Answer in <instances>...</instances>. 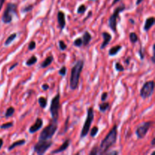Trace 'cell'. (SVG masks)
<instances>
[{
  "instance_id": "cell-39",
  "label": "cell",
  "mask_w": 155,
  "mask_h": 155,
  "mask_svg": "<svg viewBox=\"0 0 155 155\" xmlns=\"http://www.w3.org/2000/svg\"><path fill=\"white\" fill-rule=\"evenodd\" d=\"M5 2V0H0V11H1L2 8L3 4H4Z\"/></svg>"
},
{
  "instance_id": "cell-18",
  "label": "cell",
  "mask_w": 155,
  "mask_h": 155,
  "mask_svg": "<svg viewBox=\"0 0 155 155\" xmlns=\"http://www.w3.org/2000/svg\"><path fill=\"white\" fill-rule=\"evenodd\" d=\"M25 142H26V141L24 140V139H21V140H18V141H17V142H15L14 143H12V145H10V146L8 147V151H12V150H13L15 147L21 146V145H24V144H25Z\"/></svg>"
},
{
  "instance_id": "cell-27",
  "label": "cell",
  "mask_w": 155,
  "mask_h": 155,
  "mask_svg": "<svg viewBox=\"0 0 155 155\" xmlns=\"http://www.w3.org/2000/svg\"><path fill=\"white\" fill-rule=\"evenodd\" d=\"M58 45H59V48H60L61 51H64V50L67 48V45L64 43V42L62 40L59 41Z\"/></svg>"
},
{
  "instance_id": "cell-6",
  "label": "cell",
  "mask_w": 155,
  "mask_h": 155,
  "mask_svg": "<svg viewBox=\"0 0 155 155\" xmlns=\"http://www.w3.org/2000/svg\"><path fill=\"white\" fill-rule=\"evenodd\" d=\"M126 8V6L124 4H122L121 5L118 6L116 9L114 10V12L113 13V15L110 17L109 18V23H108V25L110 27V28L111 29L112 31L115 32L117 31V20L118 16H119L120 14L122 12H124Z\"/></svg>"
},
{
  "instance_id": "cell-26",
  "label": "cell",
  "mask_w": 155,
  "mask_h": 155,
  "mask_svg": "<svg viewBox=\"0 0 155 155\" xmlns=\"http://www.w3.org/2000/svg\"><path fill=\"white\" fill-rule=\"evenodd\" d=\"M74 46L77 47H80L83 45V40H82L81 38H78V39H75L74 42Z\"/></svg>"
},
{
  "instance_id": "cell-25",
  "label": "cell",
  "mask_w": 155,
  "mask_h": 155,
  "mask_svg": "<svg viewBox=\"0 0 155 155\" xmlns=\"http://www.w3.org/2000/svg\"><path fill=\"white\" fill-rule=\"evenodd\" d=\"M39 105H40V107H42V108H45V107H46V104H47V99L45 98H44V97H40V98H39Z\"/></svg>"
},
{
  "instance_id": "cell-41",
  "label": "cell",
  "mask_w": 155,
  "mask_h": 155,
  "mask_svg": "<svg viewBox=\"0 0 155 155\" xmlns=\"http://www.w3.org/2000/svg\"><path fill=\"white\" fill-rule=\"evenodd\" d=\"M143 2V0H137V1H136V5H139V4H141V2Z\"/></svg>"
},
{
  "instance_id": "cell-15",
  "label": "cell",
  "mask_w": 155,
  "mask_h": 155,
  "mask_svg": "<svg viewBox=\"0 0 155 155\" xmlns=\"http://www.w3.org/2000/svg\"><path fill=\"white\" fill-rule=\"evenodd\" d=\"M155 24V19L154 17H151V18H147L146 21H145V25H144V30L145 32L148 31Z\"/></svg>"
},
{
  "instance_id": "cell-35",
  "label": "cell",
  "mask_w": 155,
  "mask_h": 155,
  "mask_svg": "<svg viewBox=\"0 0 155 155\" xmlns=\"http://www.w3.org/2000/svg\"><path fill=\"white\" fill-rule=\"evenodd\" d=\"M33 5H28V6H26L25 8H24L22 9V12H30V11L33 9Z\"/></svg>"
},
{
  "instance_id": "cell-31",
  "label": "cell",
  "mask_w": 155,
  "mask_h": 155,
  "mask_svg": "<svg viewBox=\"0 0 155 155\" xmlns=\"http://www.w3.org/2000/svg\"><path fill=\"white\" fill-rule=\"evenodd\" d=\"M115 69L117 71H124V68L122 64H120V63L119 62H117L116 64H115Z\"/></svg>"
},
{
  "instance_id": "cell-34",
  "label": "cell",
  "mask_w": 155,
  "mask_h": 155,
  "mask_svg": "<svg viewBox=\"0 0 155 155\" xmlns=\"http://www.w3.org/2000/svg\"><path fill=\"white\" fill-rule=\"evenodd\" d=\"M98 154V147L95 146V147H94L93 148H92V150L90 151L89 154L95 155V154Z\"/></svg>"
},
{
  "instance_id": "cell-2",
  "label": "cell",
  "mask_w": 155,
  "mask_h": 155,
  "mask_svg": "<svg viewBox=\"0 0 155 155\" xmlns=\"http://www.w3.org/2000/svg\"><path fill=\"white\" fill-rule=\"evenodd\" d=\"M83 66H84V61L83 60L77 61V63L71 70V75L70 78V87L71 89L74 90L77 88L80 80V74L83 71Z\"/></svg>"
},
{
  "instance_id": "cell-45",
  "label": "cell",
  "mask_w": 155,
  "mask_h": 155,
  "mask_svg": "<svg viewBox=\"0 0 155 155\" xmlns=\"http://www.w3.org/2000/svg\"><path fill=\"white\" fill-rule=\"evenodd\" d=\"M130 58H129L128 59H127V61H126V62H127V64H129V62H130Z\"/></svg>"
},
{
  "instance_id": "cell-37",
  "label": "cell",
  "mask_w": 155,
  "mask_h": 155,
  "mask_svg": "<svg viewBox=\"0 0 155 155\" xmlns=\"http://www.w3.org/2000/svg\"><path fill=\"white\" fill-rule=\"evenodd\" d=\"M42 89H44V90H47V89L49 88V86H48V84H43L42 86Z\"/></svg>"
},
{
  "instance_id": "cell-44",
  "label": "cell",
  "mask_w": 155,
  "mask_h": 155,
  "mask_svg": "<svg viewBox=\"0 0 155 155\" xmlns=\"http://www.w3.org/2000/svg\"><path fill=\"white\" fill-rule=\"evenodd\" d=\"M92 15V12H89V15H87V18H89V17H90V15Z\"/></svg>"
},
{
  "instance_id": "cell-20",
  "label": "cell",
  "mask_w": 155,
  "mask_h": 155,
  "mask_svg": "<svg viewBox=\"0 0 155 155\" xmlns=\"http://www.w3.org/2000/svg\"><path fill=\"white\" fill-rule=\"evenodd\" d=\"M16 37H17V33H12V35H10V36L7 38V39H6L5 42V46H8V45H10V44L15 40V39Z\"/></svg>"
},
{
  "instance_id": "cell-24",
  "label": "cell",
  "mask_w": 155,
  "mask_h": 155,
  "mask_svg": "<svg viewBox=\"0 0 155 155\" xmlns=\"http://www.w3.org/2000/svg\"><path fill=\"white\" fill-rule=\"evenodd\" d=\"M109 107V103L108 102H103L102 104H99V110H101V112H105L106 110L108 109Z\"/></svg>"
},
{
  "instance_id": "cell-14",
  "label": "cell",
  "mask_w": 155,
  "mask_h": 155,
  "mask_svg": "<svg viewBox=\"0 0 155 155\" xmlns=\"http://www.w3.org/2000/svg\"><path fill=\"white\" fill-rule=\"evenodd\" d=\"M102 36L103 38H104V41H103L102 44H101V49H104V48H105V47L108 45L109 42H110V40H111L112 39L111 35L108 33H106V32H103Z\"/></svg>"
},
{
  "instance_id": "cell-13",
  "label": "cell",
  "mask_w": 155,
  "mask_h": 155,
  "mask_svg": "<svg viewBox=\"0 0 155 155\" xmlns=\"http://www.w3.org/2000/svg\"><path fill=\"white\" fill-rule=\"evenodd\" d=\"M70 142H71L70 139H67V140L64 141V143L62 144V145H61V146L59 147L58 148L55 149V150H54V151H51V154H58V153H61V152H63V151H64L65 150H66L67 148H68V147H69Z\"/></svg>"
},
{
  "instance_id": "cell-5",
  "label": "cell",
  "mask_w": 155,
  "mask_h": 155,
  "mask_svg": "<svg viewBox=\"0 0 155 155\" xmlns=\"http://www.w3.org/2000/svg\"><path fill=\"white\" fill-rule=\"evenodd\" d=\"M94 119V112L93 108L90 107L87 110V117H86V120L85 121L84 126H83V129H82L81 134H80V138H84L89 133V130H90V127L92 125V123Z\"/></svg>"
},
{
  "instance_id": "cell-38",
  "label": "cell",
  "mask_w": 155,
  "mask_h": 155,
  "mask_svg": "<svg viewBox=\"0 0 155 155\" xmlns=\"http://www.w3.org/2000/svg\"><path fill=\"white\" fill-rule=\"evenodd\" d=\"M18 63H15V64H14L12 65V66H11V67H10V68H9V71H12V70H13L14 68H15V67L18 66Z\"/></svg>"
},
{
  "instance_id": "cell-28",
  "label": "cell",
  "mask_w": 155,
  "mask_h": 155,
  "mask_svg": "<svg viewBox=\"0 0 155 155\" xmlns=\"http://www.w3.org/2000/svg\"><path fill=\"white\" fill-rule=\"evenodd\" d=\"M13 127V123H6V124H2V125L0 126V128L4 129V130H7V129L10 128V127Z\"/></svg>"
},
{
  "instance_id": "cell-23",
  "label": "cell",
  "mask_w": 155,
  "mask_h": 155,
  "mask_svg": "<svg viewBox=\"0 0 155 155\" xmlns=\"http://www.w3.org/2000/svg\"><path fill=\"white\" fill-rule=\"evenodd\" d=\"M15 109L13 107H8V108L7 109V110H6L5 114V117L6 118L10 117H12V115L14 114V113H15Z\"/></svg>"
},
{
  "instance_id": "cell-22",
  "label": "cell",
  "mask_w": 155,
  "mask_h": 155,
  "mask_svg": "<svg viewBox=\"0 0 155 155\" xmlns=\"http://www.w3.org/2000/svg\"><path fill=\"white\" fill-rule=\"evenodd\" d=\"M138 39H139V38H138L137 34H136V33H130V40L132 43L135 44L136 42H137Z\"/></svg>"
},
{
  "instance_id": "cell-19",
  "label": "cell",
  "mask_w": 155,
  "mask_h": 155,
  "mask_svg": "<svg viewBox=\"0 0 155 155\" xmlns=\"http://www.w3.org/2000/svg\"><path fill=\"white\" fill-rule=\"evenodd\" d=\"M121 49H122V46H121V45H116V46L113 47V48H111L110 50H109V55L110 56L116 55V54H117Z\"/></svg>"
},
{
  "instance_id": "cell-16",
  "label": "cell",
  "mask_w": 155,
  "mask_h": 155,
  "mask_svg": "<svg viewBox=\"0 0 155 155\" xmlns=\"http://www.w3.org/2000/svg\"><path fill=\"white\" fill-rule=\"evenodd\" d=\"M82 40H83V45L86 46V45H88L90 43L91 40H92V36H91V34L89 32L86 31L84 33V34H83Z\"/></svg>"
},
{
  "instance_id": "cell-9",
  "label": "cell",
  "mask_w": 155,
  "mask_h": 155,
  "mask_svg": "<svg viewBox=\"0 0 155 155\" xmlns=\"http://www.w3.org/2000/svg\"><path fill=\"white\" fill-rule=\"evenodd\" d=\"M154 90V82L153 80L148 81L143 85L140 91V95L143 99L151 96Z\"/></svg>"
},
{
  "instance_id": "cell-46",
  "label": "cell",
  "mask_w": 155,
  "mask_h": 155,
  "mask_svg": "<svg viewBox=\"0 0 155 155\" xmlns=\"http://www.w3.org/2000/svg\"><path fill=\"white\" fill-rule=\"evenodd\" d=\"M90 1H94V0H90Z\"/></svg>"
},
{
  "instance_id": "cell-12",
  "label": "cell",
  "mask_w": 155,
  "mask_h": 155,
  "mask_svg": "<svg viewBox=\"0 0 155 155\" xmlns=\"http://www.w3.org/2000/svg\"><path fill=\"white\" fill-rule=\"evenodd\" d=\"M58 26L60 27L61 30H63L64 28L65 25H66V22H65V15L63 12H58Z\"/></svg>"
},
{
  "instance_id": "cell-40",
  "label": "cell",
  "mask_w": 155,
  "mask_h": 155,
  "mask_svg": "<svg viewBox=\"0 0 155 155\" xmlns=\"http://www.w3.org/2000/svg\"><path fill=\"white\" fill-rule=\"evenodd\" d=\"M2 145H3V140L2 139H0V149L2 148Z\"/></svg>"
},
{
  "instance_id": "cell-21",
  "label": "cell",
  "mask_w": 155,
  "mask_h": 155,
  "mask_svg": "<svg viewBox=\"0 0 155 155\" xmlns=\"http://www.w3.org/2000/svg\"><path fill=\"white\" fill-rule=\"evenodd\" d=\"M36 62H37V58H36L35 55H33L32 56L28 61H26V65H27V66H32L33 64H36Z\"/></svg>"
},
{
  "instance_id": "cell-7",
  "label": "cell",
  "mask_w": 155,
  "mask_h": 155,
  "mask_svg": "<svg viewBox=\"0 0 155 155\" xmlns=\"http://www.w3.org/2000/svg\"><path fill=\"white\" fill-rule=\"evenodd\" d=\"M60 106V95L58 93L54 98H52L50 105V112H51L52 120L57 122L58 117V110Z\"/></svg>"
},
{
  "instance_id": "cell-8",
  "label": "cell",
  "mask_w": 155,
  "mask_h": 155,
  "mask_svg": "<svg viewBox=\"0 0 155 155\" xmlns=\"http://www.w3.org/2000/svg\"><path fill=\"white\" fill-rule=\"evenodd\" d=\"M51 145H52V142L51 141L39 140L33 147V151L39 155L44 154L46 152L47 150L51 146Z\"/></svg>"
},
{
  "instance_id": "cell-42",
  "label": "cell",
  "mask_w": 155,
  "mask_h": 155,
  "mask_svg": "<svg viewBox=\"0 0 155 155\" xmlns=\"http://www.w3.org/2000/svg\"><path fill=\"white\" fill-rule=\"evenodd\" d=\"M154 144H155V138H153L152 141H151V145H154Z\"/></svg>"
},
{
  "instance_id": "cell-1",
  "label": "cell",
  "mask_w": 155,
  "mask_h": 155,
  "mask_svg": "<svg viewBox=\"0 0 155 155\" xmlns=\"http://www.w3.org/2000/svg\"><path fill=\"white\" fill-rule=\"evenodd\" d=\"M117 126L115 125L106 136V137L101 141L98 148V154H102L107 153V150L117 142Z\"/></svg>"
},
{
  "instance_id": "cell-32",
  "label": "cell",
  "mask_w": 155,
  "mask_h": 155,
  "mask_svg": "<svg viewBox=\"0 0 155 155\" xmlns=\"http://www.w3.org/2000/svg\"><path fill=\"white\" fill-rule=\"evenodd\" d=\"M67 74V68L65 66H63L60 69V71H58V74H60L61 76H63L64 77Z\"/></svg>"
},
{
  "instance_id": "cell-43",
  "label": "cell",
  "mask_w": 155,
  "mask_h": 155,
  "mask_svg": "<svg viewBox=\"0 0 155 155\" xmlns=\"http://www.w3.org/2000/svg\"><path fill=\"white\" fill-rule=\"evenodd\" d=\"M119 1H120V0H114V2H113V3H112V4H113V5L116 4V3L118 2Z\"/></svg>"
},
{
  "instance_id": "cell-33",
  "label": "cell",
  "mask_w": 155,
  "mask_h": 155,
  "mask_svg": "<svg viewBox=\"0 0 155 155\" xmlns=\"http://www.w3.org/2000/svg\"><path fill=\"white\" fill-rule=\"evenodd\" d=\"M35 48H36V42H35L34 41H31L28 45V49L30 50V51H32V50L34 49Z\"/></svg>"
},
{
  "instance_id": "cell-17",
  "label": "cell",
  "mask_w": 155,
  "mask_h": 155,
  "mask_svg": "<svg viewBox=\"0 0 155 155\" xmlns=\"http://www.w3.org/2000/svg\"><path fill=\"white\" fill-rule=\"evenodd\" d=\"M53 59L54 58H53L52 55H50V56H48V57H47L44 60V61L41 64V68H47V67L49 66V65L51 64V62L53 61Z\"/></svg>"
},
{
  "instance_id": "cell-3",
  "label": "cell",
  "mask_w": 155,
  "mask_h": 155,
  "mask_svg": "<svg viewBox=\"0 0 155 155\" xmlns=\"http://www.w3.org/2000/svg\"><path fill=\"white\" fill-rule=\"evenodd\" d=\"M57 130V122L52 120V123H51L48 127H46L42 130L40 135H39V140H48V139H51L52 136L54 135V133H56Z\"/></svg>"
},
{
  "instance_id": "cell-29",
  "label": "cell",
  "mask_w": 155,
  "mask_h": 155,
  "mask_svg": "<svg viewBox=\"0 0 155 155\" xmlns=\"http://www.w3.org/2000/svg\"><path fill=\"white\" fill-rule=\"evenodd\" d=\"M86 10V6L84 5H81L77 9V13L78 14H83Z\"/></svg>"
},
{
  "instance_id": "cell-11",
  "label": "cell",
  "mask_w": 155,
  "mask_h": 155,
  "mask_svg": "<svg viewBox=\"0 0 155 155\" xmlns=\"http://www.w3.org/2000/svg\"><path fill=\"white\" fill-rule=\"evenodd\" d=\"M42 125H43V121H42V118H37L36 122H35V124L30 127L29 132H30V133H31V134L32 133H36V132H37L38 130H40V129L42 128Z\"/></svg>"
},
{
  "instance_id": "cell-4",
  "label": "cell",
  "mask_w": 155,
  "mask_h": 155,
  "mask_svg": "<svg viewBox=\"0 0 155 155\" xmlns=\"http://www.w3.org/2000/svg\"><path fill=\"white\" fill-rule=\"evenodd\" d=\"M17 5L15 3H8L7 5L2 17V21L4 24H10L13 19V16L16 15Z\"/></svg>"
},
{
  "instance_id": "cell-36",
  "label": "cell",
  "mask_w": 155,
  "mask_h": 155,
  "mask_svg": "<svg viewBox=\"0 0 155 155\" xmlns=\"http://www.w3.org/2000/svg\"><path fill=\"white\" fill-rule=\"evenodd\" d=\"M107 92H104V93L102 94V95H101V100L102 101H104L106 99H107Z\"/></svg>"
},
{
  "instance_id": "cell-30",
  "label": "cell",
  "mask_w": 155,
  "mask_h": 155,
  "mask_svg": "<svg viewBox=\"0 0 155 155\" xmlns=\"http://www.w3.org/2000/svg\"><path fill=\"white\" fill-rule=\"evenodd\" d=\"M98 128L97 127H94L92 129V130H91L90 132V136H92V137H95V136L97 135V133H98Z\"/></svg>"
},
{
  "instance_id": "cell-10",
  "label": "cell",
  "mask_w": 155,
  "mask_h": 155,
  "mask_svg": "<svg viewBox=\"0 0 155 155\" xmlns=\"http://www.w3.org/2000/svg\"><path fill=\"white\" fill-rule=\"evenodd\" d=\"M153 122H151V121H148V122H145L141 124V126H139L137 130H136V135H137L138 138L139 139H143L146 136L148 130H149Z\"/></svg>"
}]
</instances>
